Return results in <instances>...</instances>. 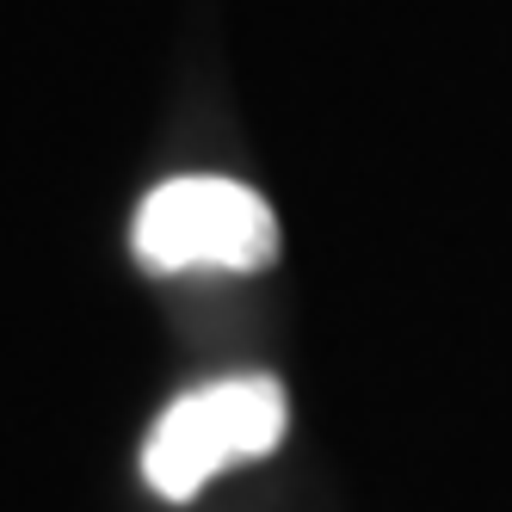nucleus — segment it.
Instances as JSON below:
<instances>
[{
    "mask_svg": "<svg viewBox=\"0 0 512 512\" xmlns=\"http://www.w3.org/2000/svg\"><path fill=\"white\" fill-rule=\"evenodd\" d=\"M130 247L149 272H260L278 260V216L241 179L179 173L136 204Z\"/></svg>",
    "mask_w": 512,
    "mask_h": 512,
    "instance_id": "obj_1",
    "label": "nucleus"
},
{
    "mask_svg": "<svg viewBox=\"0 0 512 512\" xmlns=\"http://www.w3.org/2000/svg\"><path fill=\"white\" fill-rule=\"evenodd\" d=\"M290 401L272 377H223L179 395L142 445V482L161 500H192L216 469L278 451Z\"/></svg>",
    "mask_w": 512,
    "mask_h": 512,
    "instance_id": "obj_2",
    "label": "nucleus"
}]
</instances>
